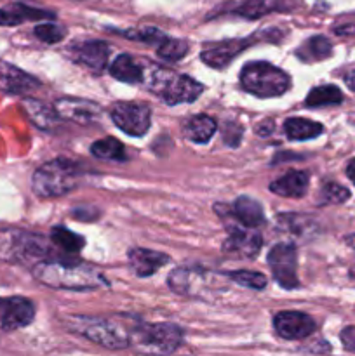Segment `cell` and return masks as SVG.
<instances>
[{"instance_id":"obj_1","label":"cell","mask_w":355,"mask_h":356,"mask_svg":"<svg viewBox=\"0 0 355 356\" xmlns=\"http://www.w3.org/2000/svg\"><path fill=\"white\" fill-rule=\"evenodd\" d=\"M33 275L38 282L52 289L65 291H93L106 284L100 273L79 261L51 259L33 266Z\"/></svg>"},{"instance_id":"obj_2","label":"cell","mask_w":355,"mask_h":356,"mask_svg":"<svg viewBox=\"0 0 355 356\" xmlns=\"http://www.w3.org/2000/svg\"><path fill=\"white\" fill-rule=\"evenodd\" d=\"M143 82H146V87L167 104L194 103L204 92V86L191 76L178 75L157 65H150L148 70H145Z\"/></svg>"},{"instance_id":"obj_3","label":"cell","mask_w":355,"mask_h":356,"mask_svg":"<svg viewBox=\"0 0 355 356\" xmlns=\"http://www.w3.org/2000/svg\"><path fill=\"white\" fill-rule=\"evenodd\" d=\"M183 343V330L174 323H136L129 332V346L139 355L169 356Z\"/></svg>"},{"instance_id":"obj_4","label":"cell","mask_w":355,"mask_h":356,"mask_svg":"<svg viewBox=\"0 0 355 356\" xmlns=\"http://www.w3.org/2000/svg\"><path fill=\"white\" fill-rule=\"evenodd\" d=\"M79 163L66 159H56L38 167L31 179L33 193L40 198H56L75 190L80 183Z\"/></svg>"},{"instance_id":"obj_5","label":"cell","mask_w":355,"mask_h":356,"mask_svg":"<svg viewBox=\"0 0 355 356\" xmlns=\"http://www.w3.org/2000/svg\"><path fill=\"white\" fill-rule=\"evenodd\" d=\"M0 259L9 263H31L33 266L51 261V245L44 236L23 229L0 232Z\"/></svg>"},{"instance_id":"obj_6","label":"cell","mask_w":355,"mask_h":356,"mask_svg":"<svg viewBox=\"0 0 355 356\" xmlns=\"http://www.w3.org/2000/svg\"><path fill=\"white\" fill-rule=\"evenodd\" d=\"M244 90L256 97H278L287 92L291 79L284 70L267 61H251L240 72Z\"/></svg>"},{"instance_id":"obj_7","label":"cell","mask_w":355,"mask_h":356,"mask_svg":"<svg viewBox=\"0 0 355 356\" xmlns=\"http://www.w3.org/2000/svg\"><path fill=\"white\" fill-rule=\"evenodd\" d=\"M66 327L72 332L108 348V350H122L129 348V332L131 329H124L120 323L108 318L97 316H70L66 320Z\"/></svg>"},{"instance_id":"obj_8","label":"cell","mask_w":355,"mask_h":356,"mask_svg":"<svg viewBox=\"0 0 355 356\" xmlns=\"http://www.w3.org/2000/svg\"><path fill=\"white\" fill-rule=\"evenodd\" d=\"M167 284L176 294L200 299L212 298L226 289L223 275L212 273L204 268H178L171 271Z\"/></svg>"},{"instance_id":"obj_9","label":"cell","mask_w":355,"mask_h":356,"mask_svg":"<svg viewBox=\"0 0 355 356\" xmlns=\"http://www.w3.org/2000/svg\"><path fill=\"white\" fill-rule=\"evenodd\" d=\"M110 117L122 132L141 138L152 125V108L141 101H118L111 106Z\"/></svg>"},{"instance_id":"obj_10","label":"cell","mask_w":355,"mask_h":356,"mask_svg":"<svg viewBox=\"0 0 355 356\" xmlns=\"http://www.w3.org/2000/svg\"><path fill=\"white\" fill-rule=\"evenodd\" d=\"M268 266L274 273L275 282L281 287L291 289L299 287L298 280V250L291 242H281L274 245L268 252Z\"/></svg>"},{"instance_id":"obj_11","label":"cell","mask_w":355,"mask_h":356,"mask_svg":"<svg viewBox=\"0 0 355 356\" xmlns=\"http://www.w3.org/2000/svg\"><path fill=\"white\" fill-rule=\"evenodd\" d=\"M35 318V306L30 299L13 296L0 298V329L17 330L30 325Z\"/></svg>"},{"instance_id":"obj_12","label":"cell","mask_w":355,"mask_h":356,"mask_svg":"<svg viewBox=\"0 0 355 356\" xmlns=\"http://www.w3.org/2000/svg\"><path fill=\"white\" fill-rule=\"evenodd\" d=\"M274 329L282 339L298 341L315 332V322L301 312H281L274 316Z\"/></svg>"},{"instance_id":"obj_13","label":"cell","mask_w":355,"mask_h":356,"mask_svg":"<svg viewBox=\"0 0 355 356\" xmlns=\"http://www.w3.org/2000/svg\"><path fill=\"white\" fill-rule=\"evenodd\" d=\"M254 38H256V35L251 38H233V40L211 44L202 51L200 59L205 63V65L211 66V68H216V70L226 68V66L232 63L233 58H237L244 49H247L251 44H253Z\"/></svg>"},{"instance_id":"obj_14","label":"cell","mask_w":355,"mask_h":356,"mask_svg":"<svg viewBox=\"0 0 355 356\" xmlns=\"http://www.w3.org/2000/svg\"><path fill=\"white\" fill-rule=\"evenodd\" d=\"M54 108L61 118L84 125L94 124L101 117L100 104L87 99H79V97H63V99L56 101Z\"/></svg>"},{"instance_id":"obj_15","label":"cell","mask_w":355,"mask_h":356,"mask_svg":"<svg viewBox=\"0 0 355 356\" xmlns=\"http://www.w3.org/2000/svg\"><path fill=\"white\" fill-rule=\"evenodd\" d=\"M70 56L75 61L89 66L94 72H103L110 58V45L103 40H86L72 45Z\"/></svg>"},{"instance_id":"obj_16","label":"cell","mask_w":355,"mask_h":356,"mask_svg":"<svg viewBox=\"0 0 355 356\" xmlns=\"http://www.w3.org/2000/svg\"><path fill=\"white\" fill-rule=\"evenodd\" d=\"M261 243H263V238H261L260 233L233 228L226 242L223 243V252L233 257L251 259V257H254L260 252Z\"/></svg>"},{"instance_id":"obj_17","label":"cell","mask_w":355,"mask_h":356,"mask_svg":"<svg viewBox=\"0 0 355 356\" xmlns=\"http://www.w3.org/2000/svg\"><path fill=\"white\" fill-rule=\"evenodd\" d=\"M127 257L132 273L139 278L152 277L153 273H157L160 268L169 263V256L167 254L143 249V247H134V249L129 250Z\"/></svg>"},{"instance_id":"obj_18","label":"cell","mask_w":355,"mask_h":356,"mask_svg":"<svg viewBox=\"0 0 355 356\" xmlns=\"http://www.w3.org/2000/svg\"><path fill=\"white\" fill-rule=\"evenodd\" d=\"M38 86L40 82L23 70L0 61V90L9 94H30Z\"/></svg>"},{"instance_id":"obj_19","label":"cell","mask_w":355,"mask_h":356,"mask_svg":"<svg viewBox=\"0 0 355 356\" xmlns=\"http://www.w3.org/2000/svg\"><path fill=\"white\" fill-rule=\"evenodd\" d=\"M292 9H296V0H246L233 9V14L246 19H260L267 14Z\"/></svg>"},{"instance_id":"obj_20","label":"cell","mask_w":355,"mask_h":356,"mask_svg":"<svg viewBox=\"0 0 355 356\" xmlns=\"http://www.w3.org/2000/svg\"><path fill=\"white\" fill-rule=\"evenodd\" d=\"M310 176L305 170H289L270 184L271 193L285 198H301L308 191Z\"/></svg>"},{"instance_id":"obj_21","label":"cell","mask_w":355,"mask_h":356,"mask_svg":"<svg viewBox=\"0 0 355 356\" xmlns=\"http://www.w3.org/2000/svg\"><path fill=\"white\" fill-rule=\"evenodd\" d=\"M52 17H54V13L51 10L35 9V7L24 6V3H13V6L0 9V26H16L23 21L52 19Z\"/></svg>"},{"instance_id":"obj_22","label":"cell","mask_w":355,"mask_h":356,"mask_svg":"<svg viewBox=\"0 0 355 356\" xmlns=\"http://www.w3.org/2000/svg\"><path fill=\"white\" fill-rule=\"evenodd\" d=\"M23 106L26 110L30 120L37 125L42 131H54L59 125V115L54 106L44 103V101L33 99V97H26L23 101Z\"/></svg>"},{"instance_id":"obj_23","label":"cell","mask_w":355,"mask_h":356,"mask_svg":"<svg viewBox=\"0 0 355 356\" xmlns=\"http://www.w3.org/2000/svg\"><path fill=\"white\" fill-rule=\"evenodd\" d=\"M233 216H235L237 221L242 226H246L247 229L258 228L265 222V212L263 207L258 200L251 197H239L233 204L232 209Z\"/></svg>"},{"instance_id":"obj_24","label":"cell","mask_w":355,"mask_h":356,"mask_svg":"<svg viewBox=\"0 0 355 356\" xmlns=\"http://www.w3.org/2000/svg\"><path fill=\"white\" fill-rule=\"evenodd\" d=\"M216 129H218V125H216V120L212 117H209V115H194L183 125V134L188 141L204 145L214 136Z\"/></svg>"},{"instance_id":"obj_25","label":"cell","mask_w":355,"mask_h":356,"mask_svg":"<svg viewBox=\"0 0 355 356\" xmlns=\"http://www.w3.org/2000/svg\"><path fill=\"white\" fill-rule=\"evenodd\" d=\"M110 75L124 83H139L145 79V70L132 59V56L120 54L111 63Z\"/></svg>"},{"instance_id":"obj_26","label":"cell","mask_w":355,"mask_h":356,"mask_svg":"<svg viewBox=\"0 0 355 356\" xmlns=\"http://www.w3.org/2000/svg\"><path fill=\"white\" fill-rule=\"evenodd\" d=\"M284 132L291 141H306L313 139L324 132V127L319 122H313L310 118L292 117L284 122Z\"/></svg>"},{"instance_id":"obj_27","label":"cell","mask_w":355,"mask_h":356,"mask_svg":"<svg viewBox=\"0 0 355 356\" xmlns=\"http://www.w3.org/2000/svg\"><path fill=\"white\" fill-rule=\"evenodd\" d=\"M331 52H333L331 42L327 40L326 37H322V35H315V37H310L308 40L296 51V54H298V58L303 59V61L313 63L329 58Z\"/></svg>"},{"instance_id":"obj_28","label":"cell","mask_w":355,"mask_h":356,"mask_svg":"<svg viewBox=\"0 0 355 356\" xmlns=\"http://www.w3.org/2000/svg\"><path fill=\"white\" fill-rule=\"evenodd\" d=\"M90 153L101 160H113V162H125V146L115 138H104L100 141H94L90 145Z\"/></svg>"},{"instance_id":"obj_29","label":"cell","mask_w":355,"mask_h":356,"mask_svg":"<svg viewBox=\"0 0 355 356\" xmlns=\"http://www.w3.org/2000/svg\"><path fill=\"white\" fill-rule=\"evenodd\" d=\"M343 101V94L336 86H319L312 89L306 96L305 104L308 108H320L331 106V104H340Z\"/></svg>"},{"instance_id":"obj_30","label":"cell","mask_w":355,"mask_h":356,"mask_svg":"<svg viewBox=\"0 0 355 356\" xmlns=\"http://www.w3.org/2000/svg\"><path fill=\"white\" fill-rule=\"evenodd\" d=\"M51 242L54 243L58 249L65 250V252H79L82 247L86 245V240L80 235L73 233L72 229L65 228V226H54L51 232Z\"/></svg>"},{"instance_id":"obj_31","label":"cell","mask_w":355,"mask_h":356,"mask_svg":"<svg viewBox=\"0 0 355 356\" xmlns=\"http://www.w3.org/2000/svg\"><path fill=\"white\" fill-rule=\"evenodd\" d=\"M188 52V44L181 38H169L167 37L162 44L157 47V54L164 59V61H180L187 56Z\"/></svg>"},{"instance_id":"obj_32","label":"cell","mask_w":355,"mask_h":356,"mask_svg":"<svg viewBox=\"0 0 355 356\" xmlns=\"http://www.w3.org/2000/svg\"><path fill=\"white\" fill-rule=\"evenodd\" d=\"M226 277L230 278L235 284L242 285V287L254 289V291H263L267 287V277L263 273H258V271H249V270H239V271H230L226 273Z\"/></svg>"},{"instance_id":"obj_33","label":"cell","mask_w":355,"mask_h":356,"mask_svg":"<svg viewBox=\"0 0 355 356\" xmlns=\"http://www.w3.org/2000/svg\"><path fill=\"white\" fill-rule=\"evenodd\" d=\"M122 35L131 40H138V42H145V44H153L159 47L164 40L167 38V35L164 31L157 30V28L150 26V28H141V30H127L122 31Z\"/></svg>"},{"instance_id":"obj_34","label":"cell","mask_w":355,"mask_h":356,"mask_svg":"<svg viewBox=\"0 0 355 356\" xmlns=\"http://www.w3.org/2000/svg\"><path fill=\"white\" fill-rule=\"evenodd\" d=\"M33 33L38 40L45 42V44H58V42H61L66 37L65 28L56 23L38 24V26H35Z\"/></svg>"},{"instance_id":"obj_35","label":"cell","mask_w":355,"mask_h":356,"mask_svg":"<svg viewBox=\"0 0 355 356\" xmlns=\"http://www.w3.org/2000/svg\"><path fill=\"white\" fill-rule=\"evenodd\" d=\"M322 198L326 204H343L350 198V191L336 183H329L322 188Z\"/></svg>"},{"instance_id":"obj_36","label":"cell","mask_w":355,"mask_h":356,"mask_svg":"<svg viewBox=\"0 0 355 356\" xmlns=\"http://www.w3.org/2000/svg\"><path fill=\"white\" fill-rule=\"evenodd\" d=\"M341 343H343L345 350L354 351L355 353V327H347L341 332Z\"/></svg>"},{"instance_id":"obj_37","label":"cell","mask_w":355,"mask_h":356,"mask_svg":"<svg viewBox=\"0 0 355 356\" xmlns=\"http://www.w3.org/2000/svg\"><path fill=\"white\" fill-rule=\"evenodd\" d=\"M343 79H345V83H347V86H348V89L354 90V92H355V70H352V72L345 73Z\"/></svg>"},{"instance_id":"obj_38","label":"cell","mask_w":355,"mask_h":356,"mask_svg":"<svg viewBox=\"0 0 355 356\" xmlns=\"http://www.w3.org/2000/svg\"><path fill=\"white\" fill-rule=\"evenodd\" d=\"M347 176L350 177L352 183L355 184V159H352L347 165Z\"/></svg>"},{"instance_id":"obj_39","label":"cell","mask_w":355,"mask_h":356,"mask_svg":"<svg viewBox=\"0 0 355 356\" xmlns=\"http://www.w3.org/2000/svg\"><path fill=\"white\" fill-rule=\"evenodd\" d=\"M336 33H338V35H350V33H355V26H352V24H348V26H345V28H336Z\"/></svg>"}]
</instances>
